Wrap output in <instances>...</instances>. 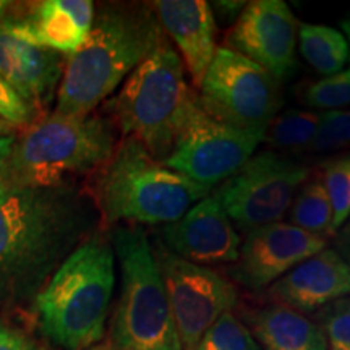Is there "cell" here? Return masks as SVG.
<instances>
[{"instance_id": "cell-24", "label": "cell", "mask_w": 350, "mask_h": 350, "mask_svg": "<svg viewBox=\"0 0 350 350\" xmlns=\"http://www.w3.org/2000/svg\"><path fill=\"white\" fill-rule=\"evenodd\" d=\"M196 350H261V347L242 319L227 312L204 332Z\"/></svg>"}, {"instance_id": "cell-14", "label": "cell", "mask_w": 350, "mask_h": 350, "mask_svg": "<svg viewBox=\"0 0 350 350\" xmlns=\"http://www.w3.org/2000/svg\"><path fill=\"white\" fill-rule=\"evenodd\" d=\"M165 250L200 266L227 265L239 258L240 237L216 193L193 204L177 221L164 224Z\"/></svg>"}, {"instance_id": "cell-33", "label": "cell", "mask_w": 350, "mask_h": 350, "mask_svg": "<svg viewBox=\"0 0 350 350\" xmlns=\"http://www.w3.org/2000/svg\"><path fill=\"white\" fill-rule=\"evenodd\" d=\"M340 28H342V34L347 39L349 44V60H350V15L345 16L344 20H340Z\"/></svg>"}, {"instance_id": "cell-26", "label": "cell", "mask_w": 350, "mask_h": 350, "mask_svg": "<svg viewBox=\"0 0 350 350\" xmlns=\"http://www.w3.org/2000/svg\"><path fill=\"white\" fill-rule=\"evenodd\" d=\"M350 144V111L319 112V126L314 139L306 148L312 152H326Z\"/></svg>"}, {"instance_id": "cell-11", "label": "cell", "mask_w": 350, "mask_h": 350, "mask_svg": "<svg viewBox=\"0 0 350 350\" xmlns=\"http://www.w3.org/2000/svg\"><path fill=\"white\" fill-rule=\"evenodd\" d=\"M182 350H196L203 334L237 305V288L206 266L175 256L157 245L154 252Z\"/></svg>"}, {"instance_id": "cell-6", "label": "cell", "mask_w": 350, "mask_h": 350, "mask_svg": "<svg viewBox=\"0 0 350 350\" xmlns=\"http://www.w3.org/2000/svg\"><path fill=\"white\" fill-rule=\"evenodd\" d=\"M111 243L120 266V299L109 344L117 350H182L146 232L142 227H117Z\"/></svg>"}, {"instance_id": "cell-22", "label": "cell", "mask_w": 350, "mask_h": 350, "mask_svg": "<svg viewBox=\"0 0 350 350\" xmlns=\"http://www.w3.org/2000/svg\"><path fill=\"white\" fill-rule=\"evenodd\" d=\"M319 126V112L288 109L271 122L265 142L273 148L287 151H306Z\"/></svg>"}, {"instance_id": "cell-20", "label": "cell", "mask_w": 350, "mask_h": 350, "mask_svg": "<svg viewBox=\"0 0 350 350\" xmlns=\"http://www.w3.org/2000/svg\"><path fill=\"white\" fill-rule=\"evenodd\" d=\"M301 59L319 75L329 77L344 70L349 60L347 39L325 25L301 23L297 29Z\"/></svg>"}, {"instance_id": "cell-5", "label": "cell", "mask_w": 350, "mask_h": 350, "mask_svg": "<svg viewBox=\"0 0 350 350\" xmlns=\"http://www.w3.org/2000/svg\"><path fill=\"white\" fill-rule=\"evenodd\" d=\"M195 96L185 81L180 57L165 39L130 73L109 112L125 138L137 139L164 163Z\"/></svg>"}, {"instance_id": "cell-36", "label": "cell", "mask_w": 350, "mask_h": 350, "mask_svg": "<svg viewBox=\"0 0 350 350\" xmlns=\"http://www.w3.org/2000/svg\"><path fill=\"white\" fill-rule=\"evenodd\" d=\"M90 350H117V349H113L111 344H104V345H94V347H91Z\"/></svg>"}, {"instance_id": "cell-18", "label": "cell", "mask_w": 350, "mask_h": 350, "mask_svg": "<svg viewBox=\"0 0 350 350\" xmlns=\"http://www.w3.org/2000/svg\"><path fill=\"white\" fill-rule=\"evenodd\" d=\"M152 8L163 31L177 46L191 81L200 88L217 51V26L211 7L204 0H159Z\"/></svg>"}, {"instance_id": "cell-16", "label": "cell", "mask_w": 350, "mask_h": 350, "mask_svg": "<svg viewBox=\"0 0 350 350\" xmlns=\"http://www.w3.org/2000/svg\"><path fill=\"white\" fill-rule=\"evenodd\" d=\"M94 16L90 0H46L25 18L0 21V26L20 41L70 57L90 36Z\"/></svg>"}, {"instance_id": "cell-31", "label": "cell", "mask_w": 350, "mask_h": 350, "mask_svg": "<svg viewBox=\"0 0 350 350\" xmlns=\"http://www.w3.org/2000/svg\"><path fill=\"white\" fill-rule=\"evenodd\" d=\"M245 5H247L245 2H227V0H224V2H214L211 10L216 12L221 20L235 21L239 18L240 13H242Z\"/></svg>"}, {"instance_id": "cell-34", "label": "cell", "mask_w": 350, "mask_h": 350, "mask_svg": "<svg viewBox=\"0 0 350 350\" xmlns=\"http://www.w3.org/2000/svg\"><path fill=\"white\" fill-rule=\"evenodd\" d=\"M12 130L13 126L10 124H7L5 120L0 119V137H10Z\"/></svg>"}, {"instance_id": "cell-28", "label": "cell", "mask_w": 350, "mask_h": 350, "mask_svg": "<svg viewBox=\"0 0 350 350\" xmlns=\"http://www.w3.org/2000/svg\"><path fill=\"white\" fill-rule=\"evenodd\" d=\"M34 116H36V111L29 104H26L0 77V119L12 126H23L31 125Z\"/></svg>"}, {"instance_id": "cell-25", "label": "cell", "mask_w": 350, "mask_h": 350, "mask_svg": "<svg viewBox=\"0 0 350 350\" xmlns=\"http://www.w3.org/2000/svg\"><path fill=\"white\" fill-rule=\"evenodd\" d=\"M304 103L318 111H338L350 106V67L312 83L304 93Z\"/></svg>"}, {"instance_id": "cell-27", "label": "cell", "mask_w": 350, "mask_h": 350, "mask_svg": "<svg viewBox=\"0 0 350 350\" xmlns=\"http://www.w3.org/2000/svg\"><path fill=\"white\" fill-rule=\"evenodd\" d=\"M319 317L327 350H350V295L325 306Z\"/></svg>"}, {"instance_id": "cell-10", "label": "cell", "mask_w": 350, "mask_h": 350, "mask_svg": "<svg viewBox=\"0 0 350 350\" xmlns=\"http://www.w3.org/2000/svg\"><path fill=\"white\" fill-rule=\"evenodd\" d=\"M306 180L305 164L274 151H261L222 182L216 196L232 224L250 232L281 222Z\"/></svg>"}, {"instance_id": "cell-4", "label": "cell", "mask_w": 350, "mask_h": 350, "mask_svg": "<svg viewBox=\"0 0 350 350\" xmlns=\"http://www.w3.org/2000/svg\"><path fill=\"white\" fill-rule=\"evenodd\" d=\"M98 170L94 198L107 224H169L209 195L133 138H125Z\"/></svg>"}, {"instance_id": "cell-12", "label": "cell", "mask_w": 350, "mask_h": 350, "mask_svg": "<svg viewBox=\"0 0 350 350\" xmlns=\"http://www.w3.org/2000/svg\"><path fill=\"white\" fill-rule=\"evenodd\" d=\"M297 20L282 0H255L245 5L227 34V49L260 65L278 81L297 68Z\"/></svg>"}, {"instance_id": "cell-35", "label": "cell", "mask_w": 350, "mask_h": 350, "mask_svg": "<svg viewBox=\"0 0 350 350\" xmlns=\"http://www.w3.org/2000/svg\"><path fill=\"white\" fill-rule=\"evenodd\" d=\"M8 5H10V2H3V0H0V18H2V16L5 15Z\"/></svg>"}, {"instance_id": "cell-8", "label": "cell", "mask_w": 350, "mask_h": 350, "mask_svg": "<svg viewBox=\"0 0 350 350\" xmlns=\"http://www.w3.org/2000/svg\"><path fill=\"white\" fill-rule=\"evenodd\" d=\"M198 100L213 119L247 131H266L282 106L281 85L237 52L217 47Z\"/></svg>"}, {"instance_id": "cell-17", "label": "cell", "mask_w": 350, "mask_h": 350, "mask_svg": "<svg viewBox=\"0 0 350 350\" xmlns=\"http://www.w3.org/2000/svg\"><path fill=\"white\" fill-rule=\"evenodd\" d=\"M65 55L20 41L0 26V77L34 111L57 96L67 60Z\"/></svg>"}, {"instance_id": "cell-30", "label": "cell", "mask_w": 350, "mask_h": 350, "mask_svg": "<svg viewBox=\"0 0 350 350\" xmlns=\"http://www.w3.org/2000/svg\"><path fill=\"white\" fill-rule=\"evenodd\" d=\"M332 250L350 265V217L345 221V224L336 232L334 247H332Z\"/></svg>"}, {"instance_id": "cell-32", "label": "cell", "mask_w": 350, "mask_h": 350, "mask_svg": "<svg viewBox=\"0 0 350 350\" xmlns=\"http://www.w3.org/2000/svg\"><path fill=\"white\" fill-rule=\"evenodd\" d=\"M15 144V137H0V187L8 180V161Z\"/></svg>"}, {"instance_id": "cell-13", "label": "cell", "mask_w": 350, "mask_h": 350, "mask_svg": "<svg viewBox=\"0 0 350 350\" xmlns=\"http://www.w3.org/2000/svg\"><path fill=\"white\" fill-rule=\"evenodd\" d=\"M326 245L325 237L301 230L291 222L258 227L245 235L230 275L245 288L261 291L273 286L301 261L325 250Z\"/></svg>"}, {"instance_id": "cell-1", "label": "cell", "mask_w": 350, "mask_h": 350, "mask_svg": "<svg viewBox=\"0 0 350 350\" xmlns=\"http://www.w3.org/2000/svg\"><path fill=\"white\" fill-rule=\"evenodd\" d=\"M165 41L154 8L106 5L85 44L65 64L55 113L90 116Z\"/></svg>"}, {"instance_id": "cell-7", "label": "cell", "mask_w": 350, "mask_h": 350, "mask_svg": "<svg viewBox=\"0 0 350 350\" xmlns=\"http://www.w3.org/2000/svg\"><path fill=\"white\" fill-rule=\"evenodd\" d=\"M113 151V129L104 117L52 112L15 138L8 182L36 188L64 185L67 177L103 167Z\"/></svg>"}, {"instance_id": "cell-3", "label": "cell", "mask_w": 350, "mask_h": 350, "mask_svg": "<svg viewBox=\"0 0 350 350\" xmlns=\"http://www.w3.org/2000/svg\"><path fill=\"white\" fill-rule=\"evenodd\" d=\"M116 287V253L109 240L78 245L36 299L42 336L62 350L91 349L104 338Z\"/></svg>"}, {"instance_id": "cell-15", "label": "cell", "mask_w": 350, "mask_h": 350, "mask_svg": "<svg viewBox=\"0 0 350 350\" xmlns=\"http://www.w3.org/2000/svg\"><path fill=\"white\" fill-rule=\"evenodd\" d=\"M269 299L299 313H312L350 295V265L325 248L269 286Z\"/></svg>"}, {"instance_id": "cell-2", "label": "cell", "mask_w": 350, "mask_h": 350, "mask_svg": "<svg viewBox=\"0 0 350 350\" xmlns=\"http://www.w3.org/2000/svg\"><path fill=\"white\" fill-rule=\"evenodd\" d=\"M88 213L67 185L0 187V278L44 274L85 234Z\"/></svg>"}, {"instance_id": "cell-21", "label": "cell", "mask_w": 350, "mask_h": 350, "mask_svg": "<svg viewBox=\"0 0 350 350\" xmlns=\"http://www.w3.org/2000/svg\"><path fill=\"white\" fill-rule=\"evenodd\" d=\"M288 216L291 224L301 230L325 239L332 237V206L321 178L306 180L299 188Z\"/></svg>"}, {"instance_id": "cell-23", "label": "cell", "mask_w": 350, "mask_h": 350, "mask_svg": "<svg viewBox=\"0 0 350 350\" xmlns=\"http://www.w3.org/2000/svg\"><path fill=\"white\" fill-rule=\"evenodd\" d=\"M321 182L332 206V237L350 217V152L331 159L323 169Z\"/></svg>"}, {"instance_id": "cell-19", "label": "cell", "mask_w": 350, "mask_h": 350, "mask_svg": "<svg viewBox=\"0 0 350 350\" xmlns=\"http://www.w3.org/2000/svg\"><path fill=\"white\" fill-rule=\"evenodd\" d=\"M243 323L265 350H327L321 326L288 306H262L245 314Z\"/></svg>"}, {"instance_id": "cell-29", "label": "cell", "mask_w": 350, "mask_h": 350, "mask_svg": "<svg viewBox=\"0 0 350 350\" xmlns=\"http://www.w3.org/2000/svg\"><path fill=\"white\" fill-rule=\"evenodd\" d=\"M0 350H41V347L25 332L0 323Z\"/></svg>"}, {"instance_id": "cell-9", "label": "cell", "mask_w": 350, "mask_h": 350, "mask_svg": "<svg viewBox=\"0 0 350 350\" xmlns=\"http://www.w3.org/2000/svg\"><path fill=\"white\" fill-rule=\"evenodd\" d=\"M265 135L266 131L239 130L213 119L196 94L164 164L209 191L250 159Z\"/></svg>"}]
</instances>
